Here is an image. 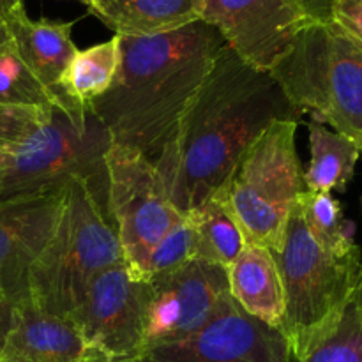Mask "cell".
Masks as SVG:
<instances>
[{
  "label": "cell",
  "instance_id": "484cf974",
  "mask_svg": "<svg viewBox=\"0 0 362 362\" xmlns=\"http://www.w3.org/2000/svg\"><path fill=\"white\" fill-rule=\"evenodd\" d=\"M329 21L362 46V0H332Z\"/></svg>",
  "mask_w": 362,
  "mask_h": 362
},
{
  "label": "cell",
  "instance_id": "f1b7e54d",
  "mask_svg": "<svg viewBox=\"0 0 362 362\" xmlns=\"http://www.w3.org/2000/svg\"><path fill=\"white\" fill-rule=\"evenodd\" d=\"M2 53H14V48L9 30H7L4 20H0V55H2Z\"/></svg>",
  "mask_w": 362,
  "mask_h": 362
},
{
  "label": "cell",
  "instance_id": "8fae6325",
  "mask_svg": "<svg viewBox=\"0 0 362 362\" xmlns=\"http://www.w3.org/2000/svg\"><path fill=\"white\" fill-rule=\"evenodd\" d=\"M202 20L240 60L265 73L313 21L303 0H204Z\"/></svg>",
  "mask_w": 362,
  "mask_h": 362
},
{
  "label": "cell",
  "instance_id": "e575fe53",
  "mask_svg": "<svg viewBox=\"0 0 362 362\" xmlns=\"http://www.w3.org/2000/svg\"><path fill=\"white\" fill-rule=\"evenodd\" d=\"M95 2H98V4H99V0H95ZM94 11H95V9H94ZM94 11H92V13H94Z\"/></svg>",
  "mask_w": 362,
  "mask_h": 362
},
{
  "label": "cell",
  "instance_id": "5bb4252c",
  "mask_svg": "<svg viewBox=\"0 0 362 362\" xmlns=\"http://www.w3.org/2000/svg\"><path fill=\"white\" fill-rule=\"evenodd\" d=\"M4 23L13 39L14 55L52 95L53 106L64 110L80 126L87 122V110L73 105L60 94V80L78 52L71 37L74 21L30 20L25 7H20Z\"/></svg>",
  "mask_w": 362,
  "mask_h": 362
},
{
  "label": "cell",
  "instance_id": "836d02e7",
  "mask_svg": "<svg viewBox=\"0 0 362 362\" xmlns=\"http://www.w3.org/2000/svg\"><path fill=\"white\" fill-rule=\"evenodd\" d=\"M0 296H2V297H6V296H4V293H2V290H0ZM6 299H7V297H6Z\"/></svg>",
  "mask_w": 362,
  "mask_h": 362
},
{
  "label": "cell",
  "instance_id": "44dd1931",
  "mask_svg": "<svg viewBox=\"0 0 362 362\" xmlns=\"http://www.w3.org/2000/svg\"><path fill=\"white\" fill-rule=\"evenodd\" d=\"M297 205L311 235L329 253L336 257H352L361 253L354 243L352 223L346 221L341 204L331 193L304 191L297 200Z\"/></svg>",
  "mask_w": 362,
  "mask_h": 362
},
{
  "label": "cell",
  "instance_id": "9a60e30c",
  "mask_svg": "<svg viewBox=\"0 0 362 362\" xmlns=\"http://www.w3.org/2000/svg\"><path fill=\"white\" fill-rule=\"evenodd\" d=\"M0 362H112L90 345L67 317H57L35 308L28 297L18 300L13 327Z\"/></svg>",
  "mask_w": 362,
  "mask_h": 362
},
{
  "label": "cell",
  "instance_id": "7a4b0ae2",
  "mask_svg": "<svg viewBox=\"0 0 362 362\" xmlns=\"http://www.w3.org/2000/svg\"><path fill=\"white\" fill-rule=\"evenodd\" d=\"M120 37V66L112 87L88 112L112 144L158 159L225 39L207 21L148 37Z\"/></svg>",
  "mask_w": 362,
  "mask_h": 362
},
{
  "label": "cell",
  "instance_id": "6da1fadb",
  "mask_svg": "<svg viewBox=\"0 0 362 362\" xmlns=\"http://www.w3.org/2000/svg\"><path fill=\"white\" fill-rule=\"evenodd\" d=\"M297 112L271 73L223 46L156 165L166 193L186 216L218 193L247 147L276 120Z\"/></svg>",
  "mask_w": 362,
  "mask_h": 362
},
{
  "label": "cell",
  "instance_id": "8992f818",
  "mask_svg": "<svg viewBox=\"0 0 362 362\" xmlns=\"http://www.w3.org/2000/svg\"><path fill=\"white\" fill-rule=\"evenodd\" d=\"M299 120L272 122L233 166L223 186L247 244L276 251L286 219L306 191L296 148Z\"/></svg>",
  "mask_w": 362,
  "mask_h": 362
},
{
  "label": "cell",
  "instance_id": "4fadbf2b",
  "mask_svg": "<svg viewBox=\"0 0 362 362\" xmlns=\"http://www.w3.org/2000/svg\"><path fill=\"white\" fill-rule=\"evenodd\" d=\"M64 189L0 198V290L13 304L28 296V271L55 230Z\"/></svg>",
  "mask_w": 362,
  "mask_h": 362
},
{
  "label": "cell",
  "instance_id": "3957f363",
  "mask_svg": "<svg viewBox=\"0 0 362 362\" xmlns=\"http://www.w3.org/2000/svg\"><path fill=\"white\" fill-rule=\"evenodd\" d=\"M124 260L106 209L81 179H71L55 230L28 271V299L41 311L69 317L92 279Z\"/></svg>",
  "mask_w": 362,
  "mask_h": 362
},
{
  "label": "cell",
  "instance_id": "d4e9b609",
  "mask_svg": "<svg viewBox=\"0 0 362 362\" xmlns=\"http://www.w3.org/2000/svg\"><path fill=\"white\" fill-rule=\"evenodd\" d=\"M52 106L0 103V148L18 147L27 141L49 117Z\"/></svg>",
  "mask_w": 362,
  "mask_h": 362
},
{
  "label": "cell",
  "instance_id": "cb8c5ba5",
  "mask_svg": "<svg viewBox=\"0 0 362 362\" xmlns=\"http://www.w3.org/2000/svg\"><path fill=\"white\" fill-rule=\"evenodd\" d=\"M0 103L53 106V99L14 53L0 55Z\"/></svg>",
  "mask_w": 362,
  "mask_h": 362
},
{
  "label": "cell",
  "instance_id": "4316f807",
  "mask_svg": "<svg viewBox=\"0 0 362 362\" xmlns=\"http://www.w3.org/2000/svg\"><path fill=\"white\" fill-rule=\"evenodd\" d=\"M13 311L14 304L9 299L0 296V354L6 346L7 336H9L11 327H13Z\"/></svg>",
  "mask_w": 362,
  "mask_h": 362
},
{
  "label": "cell",
  "instance_id": "52a82bcc",
  "mask_svg": "<svg viewBox=\"0 0 362 362\" xmlns=\"http://www.w3.org/2000/svg\"><path fill=\"white\" fill-rule=\"evenodd\" d=\"M110 145L108 133L90 112L80 126L64 110L52 106L46 122L9 151V161L0 170V198L41 193L81 179L108 212Z\"/></svg>",
  "mask_w": 362,
  "mask_h": 362
},
{
  "label": "cell",
  "instance_id": "4dcf8cb0",
  "mask_svg": "<svg viewBox=\"0 0 362 362\" xmlns=\"http://www.w3.org/2000/svg\"><path fill=\"white\" fill-rule=\"evenodd\" d=\"M352 304L362 313V262L359 267V274H357L356 288H354V293H352Z\"/></svg>",
  "mask_w": 362,
  "mask_h": 362
},
{
  "label": "cell",
  "instance_id": "1f68e13d",
  "mask_svg": "<svg viewBox=\"0 0 362 362\" xmlns=\"http://www.w3.org/2000/svg\"><path fill=\"white\" fill-rule=\"evenodd\" d=\"M9 161V151L7 148H0V170L7 165Z\"/></svg>",
  "mask_w": 362,
  "mask_h": 362
},
{
  "label": "cell",
  "instance_id": "7402d4cb",
  "mask_svg": "<svg viewBox=\"0 0 362 362\" xmlns=\"http://www.w3.org/2000/svg\"><path fill=\"white\" fill-rule=\"evenodd\" d=\"M286 362H362V313L352 300L332 331L304 356L293 357L288 354Z\"/></svg>",
  "mask_w": 362,
  "mask_h": 362
},
{
  "label": "cell",
  "instance_id": "f546056e",
  "mask_svg": "<svg viewBox=\"0 0 362 362\" xmlns=\"http://www.w3.org/2000/svg\"><path fill=\"white\" fill-rule=\"evenodd\" d=\"M23 7V0H0V20H6L13 11Z\"/></svg>",
  "mask_w": 362,
  "mask_h": 362
},
{
  "label": "cell",
  "instance_id": "30bf717a",
  "mask_svg": "<svg viewBox=\"0 0 362 362\" xmlns=\"http://www.w3.org/2000/svg\"><path fill=\"white\" fill-rule=\"evenodd\" d=\"M151 288L141 352L194 334L233 304L226 269L198 258L152 279Z\"/></svg>",
  "mask_w": 362,
  "mask_h": 362
},
{
  "label": "cell",
  "instance_id": "277c9868",
  "mask_svg": "<svg viewBox=\"0 0 362 362\" xmlns=\"http://www.w3.org/2000/svg\"><path fill=\"white\" fill-rule=\"evenodd\" d=\"M297 115L310 112L362 151V46L331 21H311L274 64Z\"/></svg>",
  "mask_w": 362,
  "mask_h": 362
},
{
  "label": "cell",
  "instance_id": "9c48e42d",
  "mask_svg": "<svg viewBox=\"0 0 362 362\" xmlns=\"http://www.w3.org/2000/svg\"><path fill=\"white\" fill-rule=\"evenodd\" d=\"M151 292V281L120 260L92 279L67 318L112 362H129L144 346Z\"/></svg>",
  "mask_w": 362,
  "mask_h": 362
},
{
  "label": "cell",
  "instance_id": "83f0119b",
  "mask_svg": "<svg viewBox=\"0 0 362 362\" xmlns=\"http://www.w3.org/2000/svg\"><path fill=\"white\" fill-rule=\"evenodd\" d=\"M308 14L313 21H329L332 0H303Z\"/></svg>",
  "mask_w": 362,
  "mask_h": 362
},
{
  "label": "cell",
  "instance_id": "2e32d148",
  "mask_svg": "<svg viewBox=\"0 0 362 362\" xmlns=\"http://www.w3.org/2000/svg\"><path fill=\"white\" fill-rule=\"evenodd\" d=\"M230 296L255 320L281 332L285 320V292L278 264L271 250L247 244L226 267Z\"/></svg>",
  "mask_w": 362,
  "mask_h": 362
},
{
  "label": "cell",
  "instance_id": "7c38bea8",
  "mask_svg": "<svg viewBox=\"0 0 362 362\" xmlns=\"http://www.w3.org/2000/svg\"><path fill=\"white\" fill-rule=\"evenodd\" d=\"M281 332L232 306L180 341L152 346L129 362H286Z\"/></svg>",
  "mask_w": 362,
  "mask_h": 362
},
{
  "label": "cell",
  "instance_id": "d6a6232c",
  "mask_svg": "<svg viewBox=\"0 0 362 362\" xmlns=\"http://www.w3.org/2000/svg\"><path fill=\"white\" fill-rule=\"evenodd\" d=\"M76 2L85 4V6L88 7V13H92V11H94L95 7H98V2H95V0H76Z\"/></svg>",
  "mask_w": 362,
  "mask_h": 362
},
{
  "label": "cell",
  "instance_id": "e0dca14e",
  "mask_svg": "<svg viewBox=\"0 0 362 362\" xmlns=\"http://www.w3.org/2000/svg\"><path fill=\"white\" fill-rule=\"evenodd\" d=\"M204 0H99L98 16L115 35L148 37L202 20Z\"/></svg>",
  "mask_w": 362,
  "mask_h": 362
},
{
  "label": "cell",
  "instance_id": "ffe728a7",
  "mask_svg": "<svg viewBox=\"0 0 362 362\" xmlns=\"http://www.w3.org/2000/svg\"><path fill=\"white\" fill-rule=\"evenodd\" d=\"M120 66V37L78 49L60 80V94L87 110L112 87Z\"/></svg>",
  "mask_w": 362,
  "mask_h": 362
},
{
  "label": "cell",
  "instance_id": "603a6c76",
  "mask_svg": "<svg viewBox=\"0 0 362 362\" xmlns=\"http://www.w3.org/2000/svg\"><path fill=\"white\" fill-rule=\"evenodd\" d=\"M197 260V237L187 218L170 230L145 258L140 274L152 281L161 276L172 274L189 262Z\"/></svg>",
  "mask_w": 362,
  "mask_h": 362
},
{
  "label": "cell",
  "instance_id": "5b68a950",
  "mask_svg": "<svg viewBox=\"0 0 362 362\" xmlns=\"http://www.w3.org/2000/svg\"><path fill=\"white\" fill-rule=\"evenodd\" d=\"M285 292L281 334L288 354L300 357L336 327L352 300L361 253L336 257L311 235L299 205H293L281 244L272 251Z\"/></svg>",
  "mask_w": 362,
  "mask_h": 362
},
{
  "label": "cell",
  "instance_id": "ba28073f",
  "mask_svg": "<svg viewBox=\"0 0 362 362\" xmlns=\"http://www.w3.org/2000/svg\"><path fill=\"white\" fill-rule=\"evenodd\" d=\"M108 216L124 260L140 272L152 247L186 216L168 198L156 159L112 144L106 152Z\"/></svg>",
  "mask_w": 362,
  "mask_h": 362
},
{
  "label": "cell",
  "instance_id": "d6986e66",
  "mask_svg": "<svg viewBox=\"0 0 362 362\" xmlns=\"http://www.w3.org/2000/svg\"><path fill=\"white\" fill-rule=\"evenodd\" d=\"M197 237V258L228 267L246 246V239L223 189L211 194L186 214Z\"/></svg>",
  "mask_w": 362,
  "mask_h": 362
},
{
  "label": "cell",
  "instance_id": "ac0fdd59",
  "mask_svg": "<svg viewBox=\"0 0 362 362\" xmlns=\"http://www.w3.org/2000/svg\"><path fill=\"white\" fill-rule=\"evenodd\" d=\"M310 165L304 172V186L310 193L343 191L352 180L362 151L354 140L329 129L320 122L308 124Z\"/></svg>",
  "mask_w": 362,
  "mask_h": 362
}]
</instances>
